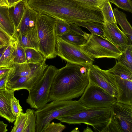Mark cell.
I'll return each mask as SVG.
<instances>
[{"mask_svg": "<svg viewBox=\"0 0 132 132\" xmlns=\"http://www.w3.org/2000/svg\"><path fill=\"white\" fill-rule=\"evenodd\" d=\"M80 50L90 57L116 59L122 54V51L108 40L91 34L83 45L78 46Z\"/></svg>", "mask_w": 132, "mask_h": 132, "instance_id": "8", "label": "cell"}, {"mask_svg": "<svg viewBox=\"0 0 132 132\" xmlns=\"http://www.w3.org/2000/svg\"><path fill=\"white\" fill-rule=\"evenodd\" d=\"M22 0H7L9 7L12 6Z\"/></svg>", "mask_w": 132, "mask_h": 132, "instance_id": "42", "label": "cell"}, {"mask_svg": "<svg viewBox=\"0 0 132 132\" xmlns=\"http://www.w3.org/2000/svg\"><path fill=\"white\" fill-rule=\"evenodd\" d=\"M38 14L27 3L23 16L14 34L23 33L35 27Z\"/></svg>", "mask_w": 132, "mask_h": 132, "instance_id": "16", "label": "cell"}, {"mask_svg": "<svg viewBox=\"0 0 132 132\" xmlns=\"http://www.w3.org/2000/svg\"><path fill=\"white\" fill-rule=\"evenodd\" d=\"M65 128V126L62 124L61 122H50L46 126L43 132H61Z\"/></svg>", "mask_w": 132, "mask_h": 132, "instance_id": "34", "label": "cell"}, {"mask_svg": "<svg viewBox=\"0 0 132 132\" xmlns=\"http://www.w3.org/2000/svg\"><path fill=\"white\" fill-rule=\"evenodd\" d=\"M11 107L12 113L16 117L23 112V109L20 104L19 100L17 99L14 96L11 100Z\"/></svg>", "mask_w": 132, "mask_h": 132, "instance_id": "35", "label": "cell"}, {"mask_svg": "<svg viewBox=\"0 0 132 132\" xmlns=\"http://www.w3.org/2000/svg\"><path fill=\"white\" fill-rule=\"evenodd\" d=\"M56 19L49 16L39 13L35 27L39 40L38 51L47 59L57 56L56 51Z\"/></svg>", "mask_w": 132, "mask_h": 132, "instance_id": "4", "label": "cell"}, {"mask_svg": "<svg viewBox=\"0 0 132 132\" xmlns=\"http://www.w3.org/2000/svg\"><path fill=\"white\" fill-rule=\"evenodd\" d=\"M28 5L39 13L69 23L104 21L101 9L76 0H27Z\"/></svg>", "mask_w": 132, "mask_h": 132, "instance_id": "1", "label": "cell"}, {"mask_svg": "<svg viewBox=\"0 0 132 132\" xmlns=\"http://www.w3.org/2000/svg\"><path fill=\"white\" fill-rule=\"evenodd\" d=\"M108 70L115 76L132 80V71L117 61L114 66Z\"/></svg>", "mask_w": 132, "mask_h": 132, "instance_id": "23", "label": "cell"}, {"mask_svg": "<svg viewBox=\"0 0 132 132\" xmlns=\"http://www.w3.org/2000/svg\"><path fill=\"white\" fill-rule=\"evenodd\" d=\"M78 100L87 109L111 107L117 101L102 88L89 82Z\"/></svg>", "mask_w": 132, "mask_h": 132, "instance_id": "9", "label": "cell"}, {"mask_svg": "<svg viewBox=\"0 0 132 132\" xmlns=\"http://www.w3.org/2000/svg\"><path fill=\"white\" fill-rule=\"evenodd\" d=\"M27 118L26 113L23 112L19 116L16 117L14 126L11 132H23Z\"/></svg>", "mask_w": 132, "mask_h": 132, "instance_id": "31", "label": "cell"}, {"mask_svg": "<svg viewBox=\"0 0 132 132\" xmlns=\"http://www.w3.org/2000/svg\"><path fill=\"white\" fill-rule=\"evenodd\" d=\"M87 74L89 82L101 87L116 98L120 95V91L115 77L108 70L92 64L88 68Z\"/></svg>", "mask_w": 132, "mask_h": 132, "instance_id": "11", "label": "cell"}, {"mask_svg": "<svg viewBox=\"0 0 132 132\" xmlns=\"http://www.w3.org/2000/svg\"><path fill=\"white\" fill-rule=\"evenodd\" d=\"M111 107L86 109L72 114L59 117L56 119L70 124L84 123L93 128L107 122L111 114Z\"/></svg>", "mask_w": 132, "mask_h": 132, "instance_id": "6", "label": "cell"}, {"mask_svg": "<svg viewBox=\"0 0 132 132\" xmlns=\"http://www.w3.org/2000/svg\"><path fill=\"white\" fill-rule=\"evenodd\" d=\"M101 10L104 21L111 23H117L109 1H108L105 3Z\"/></svg>", "mask_w": 132, "mask_h": 132, "instance_id": "30", "label": "cell"}, {"mask_svg": "<svg viewBox=\"0 0 132 132\" xmlns=\"http://www.w3.org/2000/svg\"><path fill=\"white\" fill-rule=\"evenodd\" d=\"M91 6L97 7L101 9L105 3L110 0H76Z\"/></svg>", "mask_w": 132, "mask_h": 132, "instance_id": "37", "label": "cell"}, {"mask_svg": "<svg viewBox=\"0 0 132 132\" xmlns=\"http://www.w3.org/2000/svg\"><path fill=\"white\" fill-rule=\"evenodd\" d=\"M25 49L27 63L41 64L47 59L41 52L34 49L28 48Z\"/></svg>", "mask_w": 132, "mask_h": 132, "instance_id": "25", "label": "cell"}, {"mask_svg": "<svg viewBox=\"0 0 132 132\" xmlns=\"http://www.w3.org/2000/svg\"><path fill=\"white\" fill-rule=\"evenodd\" d=\"M56 20L55 31L56 36H59L69 31V23L60 20Z\"/></svg>", "mask_w": 132, "mask_h": 132, "instance_id": "32", "label": "cell"}, {"mask_svg": "<svg viewBox=\"0 0 132 132\" xmlns=\"http://www.w3.org/2000/svg\"><path fill=\"white\" fill-rule=\"evenodd\" d=\"M14 92L6 87L0 90V116L12 123L16 118L11 107V100L14 96Z\"/></svg>", "mask_w": 132, "mask_h": 132, "instance_id": "14", "label": "cell"}, {"mask_svg": "<svg viewBox=\"0 0 132 132\" xmlns=\"http://www.w3.org/2000/svg\"><path fill=\"white\" fill-rule=\"evenodd\" d=\"M111 108L110 118L102 132H132V105L117 102Z\"/></svg>", "mask_w": 132, "mask_h": 132, "instance_id": "7", "label": "cell"}, {"mask_svg": "<svg viewBox=\"0 0 132 132\" xmlns=\"http://www.w3.org/2000/svg\"><path fill=\"white\" fill-rule=\"evenodd\" d=\"M7 46L4 45L0 48V58Z\"/></svg>", "mask_w": 132, "mask_h": 132, "instance_id": "43", "label": "cell"}, {"mask_svg": "<svg viewBox=\"0 0 132 132\" xmlns=\"http://www.w3.org/2000/svg\"><path fill=\"white\" fill-rule=\"evenodd\" d=\"M44 72L36 75L19 77L7 82L6 87L14 91L26 89L29 92L42 78Z\"/></svg>", "mask_w": 132, "mask_h": 132, "instance_id": "15", "label": "cell"}, {"mask_svg": "<svg viewBox=\"0 0 132 132\" xmlns=\"http://www.w3.org/2000/svg\"><path fill=\"white\" fill-rule=\"evenodd\" d=\"M115 77L120 91V95L116 98L117 101L132 105V80Z\"/></svg>", "mask_w": 132, "mask_h": 132, "instance_id": "17", "label": "cell"}, {"mask_svg": "<svg viewBox=\"0 0 132 132\" xmlns=\"http://www.w3.org/2000/svg\"><path fill=\"white\" fill-rule=\"evenodd\" d=\"M57 69L54 66H48L42 78L28 92L26 102L31 108L40 109L50 102L49 94Z\"/></svg>", "mask_w": 132, "mask_h": 132, "instance_id": "5", "label": "cell"}, {"mask_svg": "<svg viewBox=\"0 0 132 132\" xmlns=\"http://www.w3.org/2000/svg\"><path fill=\"white\" fill-rule=\"evenodd\" d=\"M8 8V7L0 5V23L8 34L13 37L15 27L10 17Z\"/></svg>", "mask_w": 132, "mask_h": 132, "instance_id": "22", "label": "cell"}, {"mask_svg": "<svg viewBox=\"0 0 132 132\" xmlns=\"http://www.w3.org/2000/svg\"><path fill=\"white\" fill-rule=\"evenodd\" d=\"M15 39L11 40L0 58V68H11L14 63Z\"/></svg>", "mask_w": 132, "mask_h": 132, "instance_id": "21", "label": "cell"}, {"mask_svg": "<svg viewBox=\"0 0 132 132\" xmlns=\"http://www.w3.org/2000/svg\"><path fill=\"white\" fill-rule=\"evenodd\" d=\"M5 45L3 43L0 41V48Z\"/></svg>", "mask_w": 132, "mask_h": 132, "instance_id": "46", "label": "cell"}, {"mask_svg": "<svg viewBox=\"0 0 132 132\" xmlns=\"http://www.w3.org/2000/svg\"><path fill=\"white\" fill-rule=\"evenodd\" d=\"M9 72L0 77V90L6 87Z\"/></svg>", "mask_w": 132, "mask_h": 132, "instance_id": "39", "label": "cell"}, {"mask_svg": "<svg viewBox=\"0 0 132 132\" xmlns=\"http://www.w3.org/2000/svg\"><path fill=\"white\" fill-rule=\"evenodd\" d=\"M109 2L119 8L132 12V2L131 0H110Z\"/></svg>", "mask_w": 132, "mask_h": 132, "instance_id": "33", "label": "cell"}, {"mask_svg": "<svg viewBox=\"0 0 132 132\" xmlns=\"http://www.w3.org/2000/svg\"><path fill=\"white\" fill-rule=\"evenodd\" d=\"M58 37L70 43L77 46L83 45L87 41V40L83 36L70 31Z\"/></svg>", "mask_w": 132, "mask_h": 132, "instance_id": "27", "label": "cell"}, {"mask_svg": "<svg viewBox=\"0 0 132 132\" xmlns=\"http://www.w3.org/2000/svg\"><path fill=\"white\" fill-rule=\"evenodd\" d=\"M14 39L8 34L0 30V41L5 45L8 46L10 41Z\"/></svg>", "mask_w": 132, "mask_h": 132, "instance_id": "38", "label": "cell"}, {"mask_svg": "<svg viewBox=\"0 0 132 132\" xmlns=\"http://www.w3.org/2000/svg\"><path fill=\"white\" fill-rule=\"evenodd\" d=\"M7 125L5 124L3 121L0 120V132H6L8 131L7 128Z\"/></svg>", "mask_w": 132, "mask_h": 132, "instance_id": "41", "label": "cell"}, {"mask_svg": "<svg viewBox=\"0 0 132 132\" xmlns=\"http://www.w3.org/2000/svg\"><path fill=\"white\" fill-rule=\"evenodd\" d=\"M46 60L41 64L14 63L9 72L7 82L19 77L35 76L44 72L48 66L45 63Z\"/></svg>", "mask_w": 132, "mask_h": 132, "instance_id": "12", "label": "cell"}, {"mask_svg": "<svg viewBox=\"0 0 132 132\" xmlns=\"http://www.w3.org/2000/svg\"><path fill=\"white\" fill-rule=\"evenodd\" d=\"M56 51L57 55L68 63L88 68L94 61V58L83 52L78 46L70 43L58 36L56 37Z\"/></svg>", "mask_w": 132, "mask_h": 132, "instance_id": "10", "label": "cell"}, {"mask_svg": "<svg viewBox=\"0 0 132 132\" xmlns=\"http://www.w3.org/2000/svg\"><path fill=\"white\" fill-rule=\"evenodd\" d=\"M116 59L118 62L132 71V45L128 44L122 54Z\"/></svg>", "mask_w": 132, "mask_h": 132, "instance_id": "26", "label": "cell"}, {"mask_svg": "<svg viewBox=\"0 0 132 132\" xmlns=\"http://www.w3.org/2000/svg\"><path fill=\"white\" fill-rule=\"evenodd\" d=\"M103 29L104 36L107 39L123 51L128 44L129 39L119 29L117 23L104 21Z\"/></svg>", "mask_w": 132, "mask_h": 132, "instance_id": "13", "label": "cell"}, {"mask_svg": "<svg viewBox=\"0 0 132 132\" xmlns=\"http://www.w3.org/2000/svg\"><path fill=\"white\" fill-rule=\"evenodd\" d=\"M76 24L79 27L87 28L92 34L102 38L108 40L104 35L103 24L101 23L94 22H81Z\"/></svg>", "mask_w": 132, "mask_h": 132, "instance_id": "24", "label": "cell"}, {"mask_svg": "<svg viewBox=\"0 0 132 132\" xmlns=\"http://www.w3.org/2000/svg\"><path fill=\"white\" fill-rule=\"evenodd\" d=\"M113 11L117 23L120 26L122 31L129 38L128 44H132V27L127 19L126 15L117 8H114Z\"/></svg>", "mask_w": 132, "mask_h": 132, "instance_id": "20", "label": "cell"}, {"mask_svg": "<svg viewBox=\"0 0 132 132\" xmlns=\"http://www.w3.org/2000/svg\"><path fill=\"white\" fill-rule=\"evenodd\" d=\"M0 30L3 31L4 32H5L7 34H8L7 32H6V30H5V28H4V27L0 23Z\"/></svg>", "mask_w": 132, "mask_h": 132, "instance_id": "44", "label": "cell"}, {"mask_svg": "<svg viewBox=\"0 0 132 132\" xmlns=\"http://www.w3.org/2000/svg\"><path fill=\"white\" fill-rule=\"evenodd\" d=\"M14 35L17 36L20 45L23 48H32L38 50L39 40L35 27L24 33Z\"/></svg>", "mask_w": 132, "mask_h": 132, "instance_id": "18", "label": "cell"}, {"mask_svg": "<svg viewBox=\"0 0 132 132\" xmlns=\"http://www.w3.org/2000/svg\"><path fill=\"white\" fill-rule=\"evenodd\" d=\"M79 131L77 128H76L73 130L71 132H78Z\"/></svg>", "mask_w": 132, "mask_h": 132, "instance_id": "45", "label": "cell"}, {"mask_svg": "<svg viewBox=\"0 0 132 132\" xmlns=\"http://www.w3.org/2000/svg\"><path fill=\"white\" fill-rule=\"evenodd\" d=\"M12 67L11 68H0V77L10 72Z\"/></svg>", "mask_w": 132, "mask_h": 132, "instance_id": "40", "label": "cell"}, {"mask_svg": "<svg viewBox=\"0 0 132 132\" xmlns=\"http://www.w3.org/2000/svg\"><path fill=\"white\" fill-rule=\"evenodd\" d=\"M35 112L33 109L26 110L27 118L23 132H36V118Z\"/></svg>", "mask_w": 132, "mask_h": 132, "instance_id": "28", "label": "cell"}, {"mask_svg": "<svg viewBox=\"0 0 132 132\" xmlns=\"http://www.w3.org/2000/svg\"><path fill=\"white\" fill-rule=\"evenodd\" d=\"M86 108L78 101H54L35 111L36 132H43L48 124L60 116L75 114Z\"/></svg>", "mask_w": 132, "mask_h": 132, "instance_id": "3", "label": "cell"}, {"mask_svg": "<svg viewBox=\"0 0 132 132\" xmlns=\"http://www.w3.org/2000/svg\"><path fill=\"white\" fill-rule=\"evenodd\" d=\"M15 39V58L14 63H22L26 62L25 48H23L20 45L18 37L16 35L13 36Z\"/></svg>", "mask_w": 132, "mask_h": 132, "instance_id": "29", "label": "cell"}, {"mask_svg": "<svg viewBox=\"0 0 132 132\" xmlns=\"http://www.w3.org/2000/svg\"><path fill=\"white\" fill-rule=\"evenodd\" d=\"M69 24V31L83 36L87 40L90 37L91 34L87 33L83 31L79 26L76 24L70 23Z\"/></svg>", "mask_w": 132, "mask_h": 132, "instance_id": "36", "label": "cell"}, {"mask_svg": "<svg viewBox=\"0 0 132 132\" xmlns=\"http://www.w3.org/2000/svg\"><path fill=\"white\" fill-rule=\"evenodd\" d=\"M88 83L87 72L84 66L68 63L57 70L50 91L49 102L78 98Z\"/></svg>", "mask_w": 132, "mask_h": 132, "instance_id": "2", "label": "cell"}, {"mask_svg": "<svg viewBox=\"0 0 132 132\" xmlns=\"http://www.w3.org/2000/svg\"><path fill=\"white\" fill-rule=\"evenodd\" d=\"M27 3V0H22L14 5L9 7L10 18L15 29L18 26L23 16Z\"/></svg>", "mask_w": 132, "mask_h": 132, "instance_id": "19", "label": "cell"}]
</instances>
